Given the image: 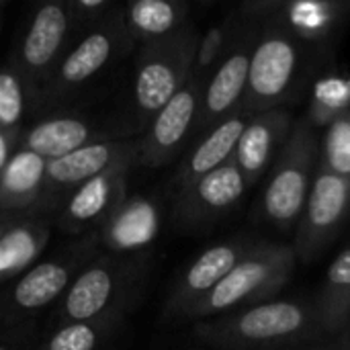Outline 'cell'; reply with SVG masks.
<instances>
[{"instance_id": "obj_20", "label": "cell", "mask_w": 350, "mask_h": 350, "mask_svg": "<svg viewBox=\"0 0 350 350\" xmlns=\"http://www.w3.org/2000/svg\"><path fill=\"white\" fill-rule=\"evenodd\" d=\"M107 139H115L111 131L92 125L82 115L66 113L45 117L29 127H23V131L16 137V148L29 150L49 162L88 144Z\"/></svg>"}, {"instance_id": "obj_14", "label": "cell", "mask_w": 350, "mask_h": 350, "mask_svg": "<svg viewBox=\"0 0 350 350\" xmlns=\"http://www.w3.org/2000/svg\"><path fill=\"white\" fill-rule=\"evenodd\" d=\"M248 183L234 158L221 168L176 191L172 221L180 230H205L228 217L244 199Z\"/></svg>"}, {"instance_id": "obj_35", "label": "cell", "mask_w": 350, "mask_h": 350, "mask_svg": "<svg viewBox=\"0 0 350 350\" xmlns=\"http://www.w3.org/2000/svg\"><path fill=\"white\" fill-rule=\"evenodd\" d=\"M0 27H2V2H0Z\"/></svg>"}, {"instance_id": "obj_24", "label": "cell", "mask_w": 350, "mask_h": 350, "mask_svg": "<svg viewBox=\"0 0 350 350\" xmlns=\"http://www.w3.org/2000/svg\"><path fill=\"white\" fill-rule=\"evenodd\" d=\"M121 18L135 47L172 37L191 25L185 0H131L121 6Z\"/></svg>"}, {"instance_id": "obj_8", "label": "cell", "mask_w": 350, "mask_h": 350, "mask_svg": "<svg viewBox=\"0 0 350 350\" xmlns=\"http://www.w3.org/2000/svg\"><path fill=\"white\" fill-rule=\"evenodd\" d=\"M133 47L119 6L105 23L82 33V37L68 47L53 74L43 84L35 105L49 107L72 98Z\"/></svg>"}, {"instance_id": "obj_28", "label": "cell", "mask_w": 350, "mask_h": 350, "mask_svg": "<svg viewBox=\"0 0 350 350\" xmlns=\"http://www.w3.org/2000/svg\"><path fill=\"white\" fill-rule=\"evenodd\" d=\"M31 94L27 82L10 57L0 66V129L12 137H18L23 131V117Z\"/></svg>"}, {"instance_id": "obj_10", "label": "cell", "mask_w": 350, "mask_h": 350, "mask_svg": "<svg viewBox=\"0 0 350 350\" xmlns=\"http://www.w3.org/2000/svg\"><path fill=\"white\" fill-rule=\"evenodd\" d=\"M349 221L350 176H338L318 166L291 244L297 262L312 265L332 246Z\"/></svg>"}, {"instance_id": "obj_9", "label": "cell", "mask_w": 350, "mask_h": 350, "mask_svg": "<svg viewBox=\"0 0 350 350\" xmlns=\"http://www.w3.org/2000/svg\"><path fill=\"white\" fill-rule=\"evenodd\" d=\"M258 31L260 23L244 18L232 27L230 41L213 70L207 74L203 86L201 113L197 121L199 135H203L224 119L232 117L234 113L242 111Z\"/></svg>"}, {"instance_id": "obj_3", "label": "cell", "mask_w": 350, "mask_h": 350, "mask_svg": "<svg viewBox=\"0 0 350 350\" xmlns=\"http://www.w3.org/2000/svg\"><path fill=\"white\" fill-rule=\"evenodd\" d=\"M148 267V254L98 250L84 262L55 304V324L94 320L109 314L125 316L146 283Z\"/></svg>"}, {"instance_id": "obj_5", "label": "cell", "mask_w": 350, "mask_h": 350, "mask_svg": "<svg viewBox=\"0 0 350 350\" xmlns=\"http://www.w3.org/2000/svg\"><path fill=\"white\" fill-rule=\"evenodd\" d=\"M320 131L306 119H295L291 133L269 170L258 203V217L275 230L295 232L304 213L318 164Z\"/></svg>"}, {"instance_id": "obj_7", "label": "cell", "mask_w": 350, "mask_h": 350, "mask_svg": "<svg viewBox=\"0 0 350 350\" xmlns=\"http://www.w3.org/2000/svg\"><path fill=\"white\" fill-rule=\"evenodd\" d=\"M201 35L193 25L180 33L137 47L133 74V109L144 133L154 115L191 80Z\"/></svg>"}, {"instance_id": "obj_30", "label": "cell", "mask_w": 350, "mask_h": 350, "mask_svg": "<svg viewBox=\"0 0 350 350\" xmlns=\"http://www.w3.org/2000/svg\"><path fill=\"white\" fill-rule=\"evenodd\" d=\"M76 33H86L105 23L119 6L111 0H66Z\"/></svg>"}, {"instance_id": "obj_16", "label": "cell", "mask_w": 350, "mask_h": 350, "mask_svg": "<svg viewBox=\"0 0 350 350\" xmlns=\"http://www.w3.org/2000/svg\"><path fill=\"white\" fill-rule=\"evenodd\" d=\"M133 166H117L70 191L51 211L53 230L66 236L94 234L127 197V178Z\"/></svg>"}, {"instance_id": "obj_33", "label": "cell", "mask_w": 350, "mask_h": 350, "mask_svg": "<svg viewBox=\"0 0 350 350\" xmlns=\"http://www.w3.org/2000/svg\"><path fill=\"white\" fill-rule=\"evenodd\" d=\"M340 347H342L345 350H350V334L345 336V340H342V345H340Z\"/></svg>"}, {"instance_id": "obj_32", "label": "cell", "mask_w": 350, "mask_h": 350, "mask_svg": "<svg viewBox=\"0 0 350 350\" xmlns=\"http://www.w3.org/2000/svg\"><path fill=\"white\" fill-rule=\"evenodd\" d=\"M14 150H16V137L4 133L0 129V174H2V170H4V166H6V162H8V158L12 156Z\"/></svg>"}, {"instance_id": "obj_1", "label": "cell", "mask_w": 350, "mask_h": 350, "mask_svg": "<svg viewBox=\"0 0 350 350\" xmlns=\"http://www.w3.org/2000/svg\"><path fill=\"white\" fill-rule=\"evenodd\" d=\"M322 51L304 43L279 16L260 23L242 111L287 109L306 90Z\"/></svg>"}, {"instance_id": "obj_15", "label": "cell", "mask_w": 350, "mask_h": 350, "mask_svg": "<svg viewBox=\"0 0 350 350\" xmlns=\"http://www.w3.org/2000/svg\"><path fill=\"white\" fill-rule=\"evenodd\" d=\"M258 240L248 236H236L217 242L193 258L176 277L168 299L164 304L166 320H185L187 314L205 299L228 275L230 271L256 246Z\"/></svg>"}, {"instance_id": "obj_12", "label": "cell", "mask_w": 350, "mask_h": 350, "mask_svg": "<svg viewBox=\"0 0 350 350\" xmlns=\"http://www.w3.org/2000/svg\"><path fill=\"white\" fill-rule=\"evenodd\" d=\"M207 74L193 72L191 80L154 115L139 139L137 166L160 168L172 162L197 133Z\"/></svg>"}, {"instance_id": "obj_25", "label": "cell", "mask_w": 350, "mask_h": 350, "mask_svg": "<svg viewBox=\"0 0 350 350\" xmlns=\"http://www.w3.org/2000/svg\"><path fill=\"white\" fill-rule=\"evenodd\" d=\"M314 308L320 332L336 336L350 330V246L332 260Z\"/></svg>"}, {"instance_id": "obj_17", "label": "cell", "mask_w": 350, "mask_h": 350, "mask_svg": "<svg viewBox=\"0 0 350 350\" xmlns=\"http://www.w3.org/2000/svg\"><path fill=\"white\" fill-rule=\"evenodd\" d=\"M162 228V211L148 195H127L109 219L94 232L100 252L148 254Z\"/></svg>"}, {"instance_id": "obj_13", "label": "cell", "mask_w": 350, "mask_h": 350, "mask_svg": "<svg viewBox=\"0 0 350 350\" xmlns=\"http://www.w3.org/2000/svg\"><path fill=\"white\" fill-rule=\"evenodd\" d=\"M139 139L115 137L107 142H94L80 150H74L62 158L49 160L45 168V187L39 207L51 215L53 207L76 187L90 178L105 174L117 166H137Z\"/></svg>"}, {"instance_id": "obj_27", "label": "cell", "mask_w": 350, "mask_h": 350, "mask_svg": "<svg viewBox=\"0 0 350 350\" xmlns=\"http://www.w3.org/2000/svg\"><path fill=\"white\" fill-rule=\"evenodd\" d=\"M350 111V76L342 72L322 74L312 88L308 113L304 115L318 131L326 129Z\"/></svg>"}, {"instance_id": "obj_11", "label": "cell", "mask_w": 350, "mask_h": 350, "mask_svg": "<svg viewBox=\"0 0 350 350\" xmlns=\"http://www.w3.org/2000/svg\"><path fill=\"white\" fill-rule=\"evenodd\" d=\"M74 35L76 31L66 0L37 6L25 29L18 49L12 55L27 82L31 105L37 103L43 84L49 80L59 59L72 45Z\"/></svg>"}, {"instance_id": "obj_18", "label": "cell", "mask_w": 350, "mask_h": 350, "mask_svg": "<svg viewBox=\"0 0 350 350\" xmlns=\"http://www.w3.org/2000/svg\"><path fill=\"white\" fill-rule=\"evenodd\" d=\"M295 119L289 109H273L254 113L240 135L234 162L244 174L248 187H254L275 164L283 150Z\"/></svg>"}, {"instance_id": "obj_22", "label": "cell", "mask_w": 350, "mask_h": 350, "mask_svg": "<svg viewBox=\"0 0 350 350\" xmlns=\"http://www.w3.org/2000/svg\"><path fill=\"white\" fill-rule=\"evenodd\" d=\"M350 16V0H291L279 18L310 47L326 51Z\"/></svg>"}, {"instance_id": "obj_21", "label": "cell", "mask_w": 350, "mask_h": 350, "mask_svg": "<svg viewBox=\"0 0 350 350\" xmlns=\"http://www.w3.org/2000/svg\"><path fill=\"white\" fill-rule=\"evenodd\" d=\"M250 117H252L250 113L238 111L232 117L217 123L215 127H211L209 131H205L199 137V142L180 160L176 172H174V178H172L174 189L180 191V189L189 187L191 183L199 180L201 176L228 164L234 158L236 146H238L240 135L246 129Z\"/></svg>"}, {"instance_id": "obj_34", "label": "cell", "mask_w": 350, "mask_h": 350, "mask_svg": "<svg viewBox=\"0 0 350 350\" xmlns=\"http://www.w3.org/2000/svg\"><path fill=\"white\" fill-rule=\"evenodd\" d=\"M287 350H291V349H287ZM301 350H345L342 347H338V349H301Z\"/></svg>"}, {"instance_id": "obj_2", "label": "cell", "mask_w": 350, "mask_h": 350, "mask_svg": "<svg viewBox=\"0 0 350 350\" xmlns=\"http://www.w3.org/2000/svg\"><path fill=\"white\" fill-rule=\"evenodd\" d=\"M195 336L226 350H287L320 332L314 301L273 299L195 324Z\"/></svg>"}, {"instance_id": "obj_19", "label": "cell", "mask_w": 350, "mask_h": 350, "mask_svg": "<svg viewBox=\"0 0 350 350\" xmlns=\"http://www.w3.org/2000/svg\"><path fill=\"white\" fill-rule=\"evenodd\" d=\"M51 217L41 207L0 219V283L31 269L51 238Z\"/></svg>"}, {"instance_id": "obj_31", "label": "cell", "mask_w": 350, "mask_h": 350, "mask_svg": "<svg viewBox=\"0 0 350 350\" xmlns=\"http://www.w3.org/2000/svg\"><path fill=\"white\" fill-rule=\"evenodd\" d=\"M27 336L21 332H6L0 336V350H27Z\"/></svg>"}, {"instance_id": "obj_4", "label": "cell", "mask_w": 350, "mask_h": 350, "mask_svg": "<svg viewBox=\"0 0 350 350\" xmlns=\"http://www.w3.org/2000/svg\"><path fill=\"white\" fill-rule=\"evenodd\" d=\"M295 252L291 244L262 242L230 271V275L201 299L185 320H211L250 306L277 299L295 273Z\"/></svg>"}, {"instance_id": "obj_23", "label": "cell", "mask_w": 350, "mask_h": 350, "mask_svg": "<svg viewBox=\"0 0 350 350\" xmlns=\"http://www.w3.org/2000/svg\"><path fill=\"white\" fill-rule=\"evenodd\" d=\"M47 160L16 148L0 174V219L39 207Z\"/></svg>"}, {"instance_id": "obj_29", "label": "cell", "mask_w": 350, "mask_h": 350, "mask_svg": "<svg viewBox=\"0 0 350 350\" xmlns=\"http://www.w3.org/2000/svg\"><path fill=\"white\" fill-rule=\"evenodd\" d=\"M318 166L338 176H350V111L324 129Z\"/></svg>"}, {"instance_id": "obj_6", "label": "cell", "mask_w": 350, "mask_h": 350, "mask_svg": "<svg viewBox=\"0 0 350 350\" xmlns=\"http://www.w3.org/2000/svg\"><path fill=\"white\" fill-rule=\"evenodd\" d=\"M94 254V234H88L82 236L80 242H74L72 246L51 254L49 258H39L31 269L18 275L12 285L0 295L2 334L21 332L23 326H27L35 316L51 306L55 308L76 273Z\"/></svg>"}, {"instance_id": "obj_26", "label": "cell", "mask_w": 350, "mask_h": 350, "mask_svg": "<svg viewBox=\"0 0 350 350\" xmlns=\"http://www.w3.org/2000/svg\"><path fill=\"white\" fill-rule=\"evenodd\" d=\"M121 314L55 324L37 350H100L123 324Z\"/></svg>"}]
</instances>
